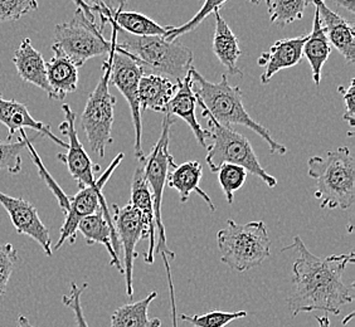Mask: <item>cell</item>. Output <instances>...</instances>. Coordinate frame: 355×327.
I'll use <instances>...</instances> for the list:
<instances>
[{
    "instance_id": "1",
    "label": "cell",
    "mask_w": 355,
    "mask_h": 327,
    "mask_svg": "<svg viewBox=\"0 0 355 327\" xmlns=\"http://www.w3.org/2000/svg\"><path fill=\"white\" fill-rule=\"evenodd\" d=\"M288 249L299 253L293 266L294 290L286 300L293 317L313 311L339 315L344 305L353 302L354 282L347 285L343 273L354 263V252L320 258L309 251L299 236L294 237L293 245L282 248Z\"/></svg>"
},
{
    "instance_id": "2",
    "label": "cell",
    "mask_w": 355,
    "mask_h": 327,
    "mask_svg": "<svg viewBox=\"0 0 355 327\" xmlns=\"http://www.w3.org/2000/svg\"><path fill=\"white\" fill-rule=\"evenodd\" d=\"M189 75L191 89L196 94L203 116L212 118L219 125L231 129L236 125L245 126L266 141L271 154H277L281 157L286 154V146L277 143L265 126L256 123L250 116L243 105L242 89L239 86L230 85L227 76H222L220 81L213 83L205 80L194 67H191Z\"/></svg>"
},
{
    "instance_id": "3",
    "label": "cell",
    "mask_w": 355,
    "mask_h": 327,
    "mask_svg": "<svg viewBox=\"0 0 355 327\" xmlns=\"http://www.w3.org/2000/svg\"><path fill=\"white\" fill-rule=\"evenodd\" d=\"M111 42L116 51L137 62L143 75L163 76L183 81L193 67V52L179 39L164 37H137L112 26Z\"/></svg>"
},
{
    "instance_id": "4",
    "label": "cell",
    "mask_w": 355,
    "mask_h": 327,
    "mask_svg": "<svg viewBox=\"0 0 355 327\" xmlns=\"http://www.w3.org/2000/svg\"><path fill=\"white\" fill-rule=\"evenodd\" d=\"M309 177L316 180L315 198L321 209L347 211L355 202V160L350 149L340 146L308 161Z\"/></svg>"
},
{
    "instance_id": "5",
    "label": "cell",
    "mask_w": 355,
    "mask_h": 327,
    "mask_svg": "<svg viewBox=\"0 0 355 327\" xmlns=\"http://www.w3.org/2000/svg\"><path fill=\"white\" fill-rule=\"evenodd\" d=\"M220 260L236 272H247L261 266L268 257L271 239L265 222L239 224L232 219L217 234Z\"/></svg>"
},
{
    "instance_id": "6",
    "label": "cell",
    "mask_w": 355,
    "mask_h": 327,
    "mask_svg": "<svg viewBox=\"0 0 355 327\" xmlns=\"http://www.w3.org/2000/svg\"><path fill=\"white\" fill-rule=\"evenodd\" d=\"M208 137L211 143L207 145V164L212 173H217L223 164H233L261 179L268 188L277 185V179L270 175L261 165L247 137L237 131L225 127L208 118Z\"/></svg>"
},
{
    "instance_id": "7",
    "label": "cell",
    "mask_w": 355,
    "mask_h": 327,
    "mask_svg": "<svg viewBox=\"0 0 355 327\" xmlns=\"http://www.w3.org/2000/svg\"><path fill=\"white\" fill-rule=\"evenodd\" d=\"M173 123H174L173 116L169 114H164L160 137L155 143V146L151 149L150 154L143 159L144 177L151 191L155 224L159 231V243L155 245L154 254L157 257V254L165 253L169 257V260H174L175 253L168 248V243H166V233H165L164 223L162 217V203H163V195H164L168 175L177 166L174 157L169 150V139H171V129Z\"/></svg>"
},
{
    "instance_id": "8",
    "label": "cell",
    "mask_w": 355,
    "mask_h": 327,
    "mask_svg": "<svg viewBox=\"0 0 355 327\" xmlns=\"http://www.w3.org/2000/svg\"><path fill=\"white\" fill-rule=\"evenodd\" d=\"M111 55L103 62V75L95 89L89 94L81 116V126L87 137L91 151L105 157L107 146L114 143V109L116 98L110 94Z\"/></svg>"
},
{
    "instance_id": "9",
    "label": "cell",
    "mask_w": 355,
    "mask_h": 327,
    "mask_svg": "<svg viewBox=\"0 0 355 327\" xmlns=\"http://www.w3.org/2000/svg\"><path fill=\"white\" fill-rule=\"evenodd\" d=\"M53 44L75 63L77 69L91 58L109 55L114 48L111 41L103 38V29L89 21L78 8L71 21L55 26Z\"/></svg>"
},
{
    "instance_id": "10",
    "label": "cell",
    "mask_w": 355,
    "mask_h": 327,
    "mask_svg": "<svg viewBox=\"0 0 355 327\" xmlns=\"http://www.w3.org/2000/svg\"><path fill=\"white\" fill-rule=\"evenodd\" d=\"M123 157H125V155L123 152H120L112 160V163L110 164L109 168L105 170L103 175L98 179H96L95 185L80 189L77 194L69 197V208L64 213V222L62 224L61 236H60V239L57 240V243L53 247L55 249H60L66 242H69V245L76 243L77 228H78L80 222L85 217L95 214L96 211H98L100 209H103L106 220L109 222L110 227L115 232L111 211H110L107 203L105 200L103 191V186L107 183V180L111 177V175L114 174V171L116 170L117 166L121 164ZM115 234H116V232H115Z\"/></svg>"
},
{
    "instance_id": "11",
    "label": "cell",
    "mask_w": 355,
    "mask_h": 327,
    "mask_svg": "<svg viewBox=\"0 0 355 327\" xmlns=\"http://www.w3.org/2000/svg\"><path fill=\"white\" fill-rule=\"evenodd\" d=\"M110 55H111L110 83H112L115 87H117L129 103L134 130H135L134 152L137 160H141L145 155L141 146L143 123H141V109L139 103V82L143 76V71L131 57L120 51H116L115 48H112Z\"/></svg>"
},
{
    "instance_id": "12",
    "label": "cell",
    "mask_w": 355,
    "mask_h": 327,
    "mask_svg": "<svg viewBox=\"0 0 355 327\" xmlns=\"http://www.w3.org/2000/svg\"><path fill=\"white\" fill-rule=\"evenodd\" d=\"M112 220L120 248L123 251V277L126 285V294L131 299L134 294V260L137 258V245L141 239H149V234L144 223L140 211L132 205L120 208L112 205Z\"/></svg>"
},
{
    "instance_id": "13",
    "label": "cell",
    "mask_w": 355,
    "mask_h": 327,
    "mask_svg": "<svg viewBox=\"0 0 355 327\" xmlns=\"http://www.w3.org/2000/svg\"><path fill=\"white\" fill-rule=\"evenodd\" d=\"M62 111L64 114V121L61 123L60 130L62 135L69 137V143L67 154H58L57 157L69 169L71 177H73L80 189L95 185V173L100 171V165L94 164L85 150L83 143L78 139L76 130V114L67 103L62 105Z\"/></svg>"
},
{
    "instance_id": "14",
    "label": "cell",
    "mask_w": 355,
    "mask_h": 327,
    "mask_svg": "<svg viewBox=\"0 0 355 327\" xmlns=\"http://www.w3.org/2000/svg\"><path fill=\"white\" fill-rule=\"evenodd\" d=\"M0 204L7 211L9 218L18 234H24L29 238L35 239L42 249L52 257V242L49 231L40 218L37 208L23 198H14L0 191Z\"/></svg>"
},
{
    "instance_id": "15",
    "label": "cell",
    "mask_w": 355,
    "mask_h": 327,
    "mask_svg": "<svg viewBox=\"0 0 355 327\" xmlns=\"http://www.w3.org/2000/svg\"><path fill=\"white\" fill-rule=\"evenodd\" d=\"M315 10L319 14L321 27L328 37L331 47L340 53L349 62L355 61V32L353 23L344 19L339 14L333 12L325 4V0H311Z\"/></svg>"
},
{
    "instance_id": "16",
    "label": "cell",
    "mask_w": 355,
    "mask_h": 327,
    "mask_svg": "<svg viewBox=\"0 0 355 327\" xmlns=\"http://www.w3.org/2000/svg\"><path fill=\"white\" fill-rule=\"evenodd\" d=\"M308 35H300L294 38L280 39L270 48L268 52H263L259 58V66L263 67L261 82L266 85L272 80L273 76L282 69H291L302 60V48Z\"/></svg>"
},
{
    "instance_id": "17",
    "label": "cell",
    "mask_w": 355,
    "mask_h": 327,
    "mask_svg": "<svg viewBox=\"0 0 355 327\" xmlns=\"http://www.w3.org/2000/svg\"><path fill=\"white\" fill-rule=\"evenodd\" d=\"M0 123L8 129L9 140L13 139L17 131L24 129L35 130L42 136L49 137L53 143L67 149L69 143H64L60 137L55 136L52 132L51 126L44 125L41 121H37L28 111L24 103H18L15 100H6L0 94Z\"/></svg>"
},
{
    "instance_id": "18",
    "label": "cell",
    "mask_w": 355,
    "mask_h": 327,
    "mask_svg": "<svg viewBox=\"0 0 355 327\" xmlns=\"http://www.w3.org/2000/svg\"><path fill=\"white\" fill-rule=\"evenodd\" d=\"M129 204L132 205L135 209L140 211L143 217L144 223L146 227V231L149 234V247L148 252L145 254V262L146 263H154L155 262V215H154V205H153V197L149 189V185L144 177L143 159L139 160V165L134 171L132 183H131V199Z\"/></svg>"
},
{
    "instance_id": "19",
    "label": "cell",
    "mask_w": 355,
    "mask_h": 327,
    "mask_svg": "<svg viewBox=\"0 0 355 327\" xmlns=\"http://www.w3.org/2000/svg\"><path fill=\"white\" fill-rule=\"evenodd\" d=\"M77 232L81 233L87 245H103L110 254V265L115 267L119 272L123 274V265L120 262V245L119 239L112 228L110 227L109 222L106 220L103 209L96 211L89 217L80 222Z\"/></svg>"
},
{
    "instance_id": "20",
    "label": "cell",
    "mask_w": 355,
    "mask_h": 327,
    "mask_svg": "<svg viewBox=\"0 0 355 327\" xmlns=\"http://www.w3.org/2000/svg\"><path fill=\"white\" fill-rule=\"evenodd\" d=\"M53 57L46 62L47 82L52 100H64L66 96L73 94L78 86V69L67 55L57 46H52Z\"/></svg>"
},
{
    "instance_id": "21",
    "label": "cell",
    "mask_w": 355,
    "mask_h": 327,
    "mask_svg": "<svg viewBox=\"0 0 355 327\" xmlns=\"http://www.w3.org/2000/svg\"><path fill=\"white\" fill-rule=\"evenodd\" d=\"M196 107H197V97L191 89V75L188 73L183 81H177V91L168 105L166 114L184 120L191 127V132L194 134L199 145L202 148H207L208 131L203 129L198 123L196 116Z\"/></svg>"
},
{
    "instance_id": "22",
    "label": "cell",
    "mask_w": 355,
    "mask_h": 327,
    "mask_svg": "<svg viewBox=\"0 0 355 327\" xmlns=\"http://www.w3.org/2000/svg\"><path fill=\"white\" fill-rule=\"evenodd\" d=\"M13 63L23 81L43 89L49 97L51 89L48 86L46 61L43 60V55L33 47L29 38H24L15 51Z\"/></svg>"
},
{
    "instance_id": "23",
    "label": "cell",
    "mask_w": 355,
    "mask_h": 327,
    "mask_svg": "<svg viewBox=\"0 0 355 327\" xmlns=\"http://www.w3.org/2000/svg\"><path fill=\"white\" fill-rule=\"evenodd\" d=\"M216 18V30L213 37V53L218 58V61L225 66L228 73L242 77L243 72L239 69L237 62L242 55L239 48V41L232 29L228 26L225 18L220 15L219 10L214 12Z\"/></svg>"
},
{
    "instance_id": "24",
    "label": "cell",
    "mask_w": 355,
    "mask_h": 327,
    "mask_svg": "<svg viewBox=\"0 0 355 327\" xmlns=\"http://www.w3.org/2000/svg\"><path fill=\"white\" fill-rule=\"evenodd\" d=\"M177 91L171 78L163 76L143 75L139 82V103L141 111L151 109L166 114L168 105Z\"/></svg>"
},
{
    "instance_id": "25",
    "label": "cell",
    "mask_w": 355,
    "mask_h": 327,
    "mask_svg": "<svg viewBox=\"0 0 355 327\" xmlns=\"http://www.w3.org/2000/svg\"><path fill=\"white\" fill-rule=\"evenodd\" d=\"M203 175V166L198 161H187L182 165H177L169 173L166 184L171 189H175L179 193L180 203H187L189 200L191 193L197 191L200 198L205 200L209 206L211 211H216V205L213 204L212 199L208 197V194L200 189L199 183Z\"/></svg>"
},
{
    "instance_id": "26",
    "label": "cell",
    "mask_w": 355,
    "mask_h": 327,
    "mask_svg": "<svg viewBox=\"0 0 355 327\" xmlns=\"http://www.w3.org/2000/svg\"><path fill=\"white\" fill-rule=\"evenodd\" d=\"M125 4L126 0H120L119 7L107 21L111 26L128 35L137 37H165L168 35L169 26L163 27L144 14L123 10Z\"/></svg>"
},
{
    "instance_id": "27",
    "label": "cell",
    "mask_w": 355,
    "mask_h": 327,
    "mask_svg": "<svg viewBox=\"0 0 355 327\" xmlns=\"http://www.w3.org/2000/svg\"><path fill=\"white\" fill-rule=\"evenodd\" d=\"M330 53H331V46L329 43L328 37L324 33V29L321 27L319 14L315 10L311 33L308 35L306 42L302 48V55L308 60L311 67L315 86H319L321 83L322 67L328 61Z\"/></svg>"
},
{
    "instance_id": "28",
    "label": "cell",
    "mask_w": 355,
    "mask_h": 327,
    "mask_svg": "<svg viewBox=\"0 0 355 327\" xmlns=\"http://www.w3.org/2000/svg\"><path fill=\"white\" fill-rule=\"evenodd\" d=\"M157 296L153 291L143 300L119 307L111 316V327H162V321L149 317V306Z\"/></svg>"
},
{
    "instance_id": "29",
    "label": "cell",
    "mask_w": 355,
    "mask_h": 327,
    "mask_svg": "<svg viewBox=\"0 0 355 327\" xmlns=\"http://www.w3.org/2000/svg\"><path fill=\"white\" fill-rule=\"evenodd\" d=\"M311 0H267L270 21L279 27H286L304 17Z\"/></svg>"
},
{
    "instance_id": "30",
    "label": "cell",
    "mask_w": 355,
    "mask_h": 327,
    "mask_svg": "<svg viewBox=\"0 0 355 327\" xmlns=\"http://www.w3.org/2000/svg\"><path fill=\"white\" fill-rule=\"evenodd\" d=\"M21 136L17 141L12 140H0V171L6 170L15 175L21 173V152L27 149L28 136L26 131L21 130Z\"/></svg>"
},
{
    "instance_id": "31",
    "label": "cell",
    "mask_w": 355,
    "mask_h": 327,
    "mask_svg": "<svg viewBox=\"0 0 355 327\" xmlns=\"http://www.w3.org/2000/svg\"><path fill=\"white\" fill-rule=\"evenodd\" d=\"M218 180L227 203L232 204L233 195L239 191L247 180V171L233 164H223L218 171Z\"/></svg>"
},
{
    "instance_id": "32",
    "label": "cell",
    "mask_w": 355,
    "mask_h": 327,
    "mask_svg": "<svg viewBox=\"0 0 355 327\" xmlns=\"http://www.w3.org/2000/svg\"><path fill=\"white\" fill-rule=\"evenodd\" d=\"M246 311L225 312V311H211L205 315H182L180 319L194 327H225L232 321L245 319Z\"/></svg>"
},
{
    "instance_id": "33",
    "label": "cell",
    "mask_w": 355,
    "mask_h": 327,
    "mask_svg": "<svg viewBox=\"0 0 355 327\" xmlns=\"http://www.w3.org/2000/svg\"><path fill=\"white\" fill-rule=\"evenodd\" d=\"M227 1L228 0H205L202 8L199 9L198 13L196 14L191 21H187L183 26H179V27L169 26L168 35L164 37L166 41H175L179 37H182V35H187V33H189L191 30H194L196 28H198L200 26V23L205 21L208 15H211L214 12L219 10Z\"/></svg>"
},
{
    "instance_id": "34",
    "label": "cell",
    "mask_w": 355,
    "mask_h": 327,
    "mask_svg": "<svg viewBox=\"0 0 355 327\" xmlns=\"http://www.w3.org/2000/svg\"><path fill=\"white\" fill-rule=\"evenodd\" d=\"M38 9L37 0H0V23L19 21Z\"/></svg>"
},
{
    "instance_id": "35",
    "label": "cell",
    "mask_w": 355,
    "mask_h": 327,
    "mask_svg": "<svg viewBox=\"0 0 355 327\" xmlns=\"http://www.w3.org/2000/svg\"><path fill=\"white\" fill-rule=\"evenodd\" d=\"M18 260V251L13 245H0V299L7 292L8 283Z\"/></svg>"
},
{
    "instance_id": "36",
    "label": "cell",
    "mask_w": 355,
    "mask_h": 327,
    "mask_svg": "<svg viewBox=\"0 0 355 327\" xmlns=\"http://www.w3.org/2000/svg\"><path fill=\"white\" fill-rule=\"evenodd\" d=\"M87 287L89 283H83V286H78L76 282H72L69 294H64L62 297L63 305L69 307V310L73 312L77 327H89L83 315V305H81V296Z\"/></svg>"
},
{
    "instance_id": "37",
    "label": "cell",
    "mask_w": 355,
    "mask_h": 327,
    "mask_svg": "<svg viewBox=\"0 0 355 327\" xmlns=\"http://www.w3.org/2000/svg\"><path fill=\"white\" fill-rule=\"evenodd\" d=\"M338 91L342 94L343 101L345 103V112H344V121L349 123L350 127L355 126V81L354 78L350 80L348 87L339 86Z\"/></svg>"
},
{
    "instance_id": "38",
    "label": "cell",
    "mask_w": 355,
    "mask_h": 327,
    "mask_svg": "<svg viewBox=\"0 0 355 327\" xmlns=\"http://www.w3.org/2000/svg\"><path fill=\"white\" fill-rule=\"evenodd\" d=\"M83 4L89 8L92 13L100 14L101 18V26L100 28H105V24L107 23L112 14L115 12L116 8L114 7L112 0H83Z\"/></svg>"
},
{
    "instance_id": "39",
    "label": "cell",
    "mask_w": 355,
    "mask_h": 327,
    "mask_svg": "<svg viewBox=\"0 0 355 327\" xmlns=\"http://www.w3.org/2000/svg\"><path fill=\"white\" fill-rule=\"evenodd\" d=\"M163 262H164L165 272H166V280L169 283V294H171V324L173 327H178V316H177V305H175V290H174V282H173V277H171V260L169 257L162 253L160 254Z\"/></svg>"
},
{
    "instance_id": "40",
    "label": "cell",
    "mask_w": 355,
    "mask_h": 327,
    "mask_svg": "<svg viewBox=\"0 0 355 327\" xmlns=\"http://www.w3.org/2000/svg\"><path fill=\"white\" fill-rule=\"evenodd\" d=\"M72 1L75 3L78 9H81V10H83V13H85V15L89 18V21H92V23H96L95 15H94V13L89 10V7H86V6L83 4V0H72Z\"/></svg>"
},
{
    "instance_id": "41",
    "label": "cell",
    "mask_w": 355,
    "mask_h": 327,
    "mask_svg": "<svg viewBox=\"0 0 355 327\" xmlns=\"http://www.w3.org/2000/svg\"><path fill=\"white\" fill-rule=\"evenodd\" d=\"M17 327H38L35 326V325H32L29 320H28L26 316H23V315H19L18 316V319H17Z\"/></svg>"
},
{
    "instance_id": "42",
    "label": "cell",
    "mask_w": 355,
    "mask_h": 327,
    "mask_svg": "<svg viewBox=\"0 0 355 327\" xmlns=\"http://www.w3.org/2000/svg\"><path fill=\"white\" fill-rule=\"evenodd\" d=\"M316 320L319 322L320 327L330 326V320H329L328 316H319V317H316Z\"/></svg>"
},
{
    "instance_id": "43",
    "label": "cell",
    "mask_w": 355,
    "mask_h": 327,
    "mask_svg": "<svg viewBox=\"0 0 355 327\" xmlns=\"http://www.w3.org/2000/svg\"><path fill=\"white\" fill-rule=\"evenodd\" d=\"M247 1L252 3V4H254V6H259V4H260V3H262L263 0H247ZM265 1H267V0H265Z\"/></svg>"
},
{
    "instance_id": "44",
    "label": "cell",
    "mask_w": 355,
    "mask_h": 327,
    "mask_svg": "<svg viewBox=\"0 0 355 327\" xmlns=\"http://www.w3.org/2000/svg\"><path fill=\"white\" fill-rule=\"evenodd\" d=\"M329 327H330V326H329Z\"/></svg>"
}]
</instances>
